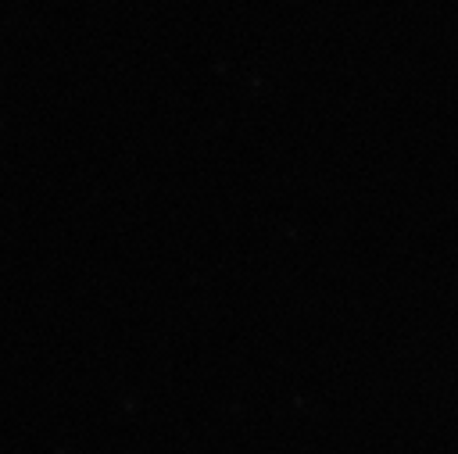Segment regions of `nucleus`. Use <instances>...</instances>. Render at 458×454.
Listing matches in <instances>:
<instances>
[]
</instances>
